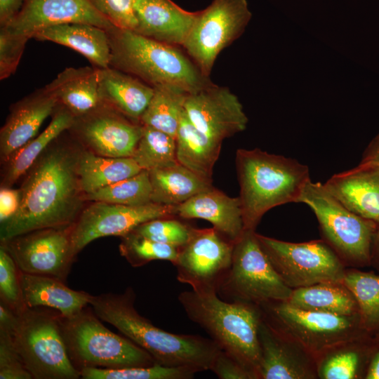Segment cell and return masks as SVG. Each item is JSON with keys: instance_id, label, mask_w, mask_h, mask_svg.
<instances>
[{"instance_id": "cell-1", "label": "cell", "mask_w": 379, "mask_h": 379, "mask_svg": "<svg viewBox=\"0 0 379 379\" xmlns=\"http://www.w3.org/2000/svg\"><path fill=\"white\" fill-rule=\"evenodd\" d=\"M65 132L39 157L20 189L18 211L1 223V241L34 230L72 225L85 200L77 173L79 151Z\"/></svg>"}, {"instance_id": "cell-2", "label": "cell", "mask_w": 379, "mask_h": 379, "mask_svg": "<svg viewBox=\"0 0 379 379\" xmlns=\"http://www.w3.org/2000/svg\"><path fill=\"white\" fill-rule=\"evenodd\" d=\"M135 298L128 287L122 293L91 295L89 305L101 320L147 352L157 364L196 373L210 371L221 350L217 343L199 335L175 334L157 327L135 310Z\"/></svg>"}, {"instance_id": "cell-3", "label": "cell", "mask_w": 379, "mask_h": 379, "mask_svg": "<svg viewBox=\"0 0 379 379\" xmlns=\"http://www.w3.org/2000/svg\"><path fill=\"white\" fill-rule=\"evenodd\" d=\"M236 166L244 230H255L271 208L298 199L311 180L307 166L260 149H238Z\"/></svg>"}, {"instance_id": "cell-4", "label": "cell", "mask_w": 379, "mask_h": 379, "mask_svg": "<svg viewBox=\"0 0 379 379\" xmlns=\"http://www.w3.org/2000/svg\"><path fill=\"white\" fill-rule=\"evenodd\" d=\"M178 300L192 321L258 379L260 361L258 326L261 319L258 306L228 302L217 293L192 289L181 292Z\"/></svg>"}, {"instance_id": "cell-5", "label": "cell", "mask_w": 379, "mask_h": 379, "mask_svg": "<svg viewBox=\"0 0 379 379\" xmlns=\"http://www.w3.org/2000/svg\"><path fill=\"white\" fill-rule=\"evenodd\" d=\"M107 31L111 49L109 67L130 74L152 87L171 84L188 93L213 84L178 46L114 26Z\"/></svg>"}, {"instance_id": "cell-6", "label": "cell", "mask_w": 379, "mask_h": 379, "mask_svg": "<svg viewBox=\"0 0 379 379\" xmlns=\"http://www.w3.org/2000/svg\"><path fill=\"white\" fill-rule=\"evenodd\" d=\"M100 319L87 306L72 316L60 315L69 358L79 372L84 368H121L157 364L147 352L126 337L112 332Z\"/></svg>"}, {"instance_id": "cell-7", "label": "cell", "mask_w": 379, "mask_h": 379, "mask_svg": "<svg viewBox=\"0 0 379 379\" xmlns=\"http://www.w3.org/2000/svg\"><path fill=\"white\" fill-rule=\"evenodd\" d=\"M258 307L274 329L316 361L335 347L354 342L363 328L359 314L338 315L307 311L286 301H271Z\"/></svg>"}, {"instance_id": "cell-8", "label": "cell", "mask_w": 379, "mask_h": 379, "mask_svg": "<svg viewBox=\"0 0 379 379\" xmlns=\"http://www.w3.org/2000/svg\"><path fill=\"white\" fill-rule=\"evenodd\" d=\"M298 203L312 210L324 240L345 265L363 266L371 262V247L378 224L352 212L324 184L311 180Z\"/></svg>"}, {"instance_id": "cell-9", "label": "cell", "mask_w": 379, "mask_h": 379, "mask_svg": "<svg viewBox=\"0 0 379 379\" xmlns=\"http://www.w3.org/2000/svg\"><path fill=\"white\" fill-rule=\"evenodd\" d=\"M18 314L13 334L22 359L34 379H78L60 327V315L53 310L25 307Z\"/></svg>"}, {"instance_id": "cell-10", "label": "cell", "mask_w": 379, "mask_h": 379, "mask_svg": "<svg viewBox=\"0 0 379 379\" xmlns=\"http://www.w3.org/2000/svg\"><path fill=\"white\" fill-rule=\"evenodd\" d=\"M256 234L244 230L234 242L231 267L217 293L224 300L259 306L291 296L293 289L274 270Z\"/></svg>"}, {"instance_id": "cell-11", "label": "cell", "mask_w": 379, "mask_h": 379, "mask_svg": "<svg viewBox=\"0 0 379 379\" xmlns=\"http://www.w3.org/2000/svg\"><path fill=\"white\" fill-rule=\"evenodd\" d=\"M256 235L274 270L291 288L343 281L345 264L324 239L292 243Z\"/></svg>"}, {"instance_id": "cell-12", "label": "cell", "mask_w": 379, "mask_h": 379, "mask_svg": "<svg viewBox=\"0 0 379 379\" xmlns=\"http://www.w3.org/2000/svg\"><path fill=\"white\" fill-rule=\"evenodd\" d=\"M251 16L246 0H213L197 11L182 47L204 76L210 77L218 55L241 36Z\"/></svg>"}, {"instance_id": "cell-13", "label": "cell", "mask_w": 379, "mask_h": 379, "mask_svg": "<svg viewBox=\"0 0 379 379\" xmlns=\"http://www.w3.org/2000/svg\"><path fill=\"white\" fill-rule=\"evenodd\" d=\"M234 245L213 227L193 228L174 265L177 279L197 292L218 293L231 267Z\"/></svg>"}, {"instance_id": "cell-14", "label": "cell", "mask_w": 379, "mask_h": 379, "mask_svg": "<svg viewBox=\"0 0 379 379\" xmlns=\"http://www.w3.org/2000/svg\"><path fill=\"white\" fill-rule=\"evenodd\" d=\"M176 206L150 202L140 206H126L93 201L84 208L73 224L71 239L74 255L91 241L105 237H122L138 226L158 218H173Z\"/></svg>"}, {"instance_id": "cell-15", "label": "cell", "mask_w": 379, "mask_h": 379, "mask_svg": "<svg viewBox=\"0 0 379 379\" xmlns=\"http://www.w3.org/2000/svg\"><path fill=\"white\" fill-rule=\"evenodd\" d=\"M72 225L34 230L2 241L1 246L20 271L65 281L76 258L71 239Z\"/></svg>"}, {"instance_id": "cell-16", "label": "cell", "mask_w": 379, "mask_h": 379, "mask_svg": "<svg viewBox=\"0 0 379 379\" xmlns=\"http://www.w3.org/2000/svg\"><path fill=\"white\" fill-rule=\"evenodd\" d=\"M143 125L101 104L75 117L69 129L74 138L92 152L107 157H132Z\"/></svg>"}, {"instance_id": "cell-17", "label": "cell", "mask_w": 379, "mask_h": 379, "mask_svg": "<svg viewBox=\"0 0 379 379\" xmlns=\"http://www.w3.org/2000/svg\"><path fill=\"white\" fill-rule=\"evenodd\" d=\"M184 112L200 131L222 142L244 131L248 123L237 96L228 88L214 84L187 93Z\"/></svg>"}, {"instance_id": "cell-18", "label": "cell", "mask_w": 379, "mask_h": 379, "mask_svg": "<svg viewBox=\"0 0 379 379\" xmlns=\"http://www.w3.org/2000/svg\"><path fill=\"white\" fill-rule=\"evenodd\" d=\"M68 22L87 23L105 29L114 27L89 0H26L18 14L4 27L31 39L41 29Z\"/></svg>"}, {"instance_id": "cell-19", "label": "cell", "mask_w": 379, "mask_h": 379, "mask_svg": "<svg viewBox=\"0 0 379 379\" xmlns=\"http://www.w3.org/2000/svg\"><path fill=\"white\" fill-rule=\"evenodd\" d=\"M260 361L258 379L316 378V360L281 335L262 317L258 326Z\"/></svg>"}, {"instance_id": "cell-20", "label": "cell", "mask_w": 379, "mask_h": 379, "mask_svg": "<svg viewBox=\"0 0 379 379\" xmlns=\"http://www.w3.org/2000/svg\"><path fill=\"white\" fill-rule=\"evenodd\" d=\"M58 105L44 86L13 104L0 131V153L6 162L20 148L36 137L45 119Z\"/></svg>"}, {"instance_id": "cell-21", "label": "cell", "mask_w": 379, "mask_h": 379, "mask_svg": "<svg viewBox=\"0 0 379 379\" xmlns=\"http://www.w3.org/2000/svg\"><path fill=\"white\" fill-rule=\"evenodd\" d=\"M324 185L355 214L379 225V166L361 161L350 170L335 173Z\"/></svg>"}, {"instance_id": "cell-22", "label": "cell", "mask_w": 379, "mask_h": 379, "mask_svg": "<svg viewBox=\"0 0 379 379\" xmlns=\"http://www.w3.org/2000/svg\"><path fill=\"white\" fill-rule=\"evenodd\" d=\"M135 13L134 32L175 46H182L197 15V12L187 11L171 0H138Z\"/></svg>"}, {"instance_id": "cell-23", "label": "cell", "mask_w": 379, "mask_h": 379, "mask_svg": "<svg viewBox=\"0 0 379 379\" xmlns=\"http://www.w3.org/2000/svg\"><path fill=\"white\" fill-rule=\"evenodd\" d=\"M176 215L187 219L206 220L232 242L244 232L242 208L238 197H230L212 187L176 206Z\"/></svg>"}, {"instance_id": "cell-24", "label": "cell", "mask_w": 379, "mask_h": 379, "mask_svg": "<svg viewBox=\"0 0 379 379\" xmlns=\"http://www.w3.org/2000/svg\"><path fill=\"white\" fill-rule=\"evenodd\" d=\"M98 93L101 104L140 122L154 93V87L140 79L108 67L98 68Z\"/></svg>"}, {"instance_id": "cell-25", "label": "cell", "mask_w": 379, "mask_h": 379, "mask_svg": "<svg viewBox=\"0 0 379 379\" xmlns=\"http://www.w3.org/2000/svg\"><path fill=\"white\" fill-rule=\"evenodd\" d=\"M22 300L27 307H46L62 317L72 316L89 305L91 295L75 291L65 281L51 276L33 274L20 271Z\"/></svg>"}, {"instance_id": "cell-26", "label": "cell", "mask_w": 379, "mask_h": 379, "mask_svg": "<svg viewBox=\"0 0 379 379\" xmlns=\"http://www.w3.org/2000/svg\"><path fill=\"white\" fill-rule=\"evenodd\" d=\"M32 38L69 47L83 55L93 66L109 67L111 49L107 29L87 23L68 22L36 31Z\"/></svg>"}, {"instance_id": "cell-27", "label": "cell", "mask_w": 379, "mask_h": 379, "mask_svg": "<svg viewBox=\"0 0 379 379\" xmlns=\"http://www.w3.org/2000/svg\"><path fill=\"white\" fill-rule=\"evenodd\" d=\"M98 81V67H67L45 87L58 104L77 117L101 105Z\"/></svg>"}, {"instance_id": "cell-28", "label": "cell", "mask_w": 379, "mask_h": 379, "mask_svg": "<svg viewBox=\"0 0 379 379\" xmlns=\"http://www.w3.org/2000/svg\"><path fill=\"white\" fill-rule=\"evenodd\" d=\"M175 142L177 161L203 179L212 182L213 168L218 159L222 142L200 131L183 110Z\"/></svg>"}, {"instance_id": "cell-29", "label": "cell", "mask_w": 379, "mask_h": 379, "mask_svg": "<svg viewBox=\"0 0 379 379\" xmlns=\"http://www.w3.org/2000/svg\"><path fill=\"white\" fill-rule=\"evenodd\" d=\"M75 117L58 103L48 126L36 137L15 152L6 162L1 187H11L25 175L39 157L74 122Z\"/></svg>"}, {"instance_id": "cell-30", "label": "cell", "mask_w": 379, "mask_h": 379, "mask_svg": "<svg viewBox=\"0 0 379 379\" xmlns=\"http://www.w3.org/2000/svg\"><path fill=\"white\" fill-rule=\"evenodd\" d=\"M142 170L133 157H107L90 150L79 151L77 173L84 196Z\"/></svg>"}, {"instance_id": "cell-31", "label": "cell", "mask_w": 379, "mask_h": 379, "mask_svg": "<svg viewBox=\"0 0 379 379\" xmlns=\"http://www.w3.org/2000/svg\"><path fill=\"white\" fill-rule=\"evenodd\" d=\"M148 171L152 187V201L157 204L178 206L213 187L212 182L178 162Z\"/></svg>"}, {"instance_id": "cell-32", "label": "cell", "mask_w": 379, "mask_h": 379, "mask_svg": "<svg viewBox=\"0 0 379 379\" xmlns=\"http://www.w3.org/2000/svg\"><path fill=\"white\" fill-rule=\"evenodd\" d=\"M303 310L338 315L359 314L355 298L343 281H327L293 289L286 301Z\"/></svg>"}, {"instance_id": "cell-33", "label": "cell", "mask_w": 379, "mask_h": 379, "mask_svg": "<svg viewBox=\"0 0 379 379\" xmlns=\"http://www.w3.org/2000/svg\"><path fill=\"white\" fill-rule=\"evenodd\" d=\"M187 93L174 85L154 86L153 95L140 118V123L175 138Z\"/></svg>"}, {"instance_id": "cell-34", "label": "cell", "mask_w": 379, "mask_h": 379, "mask_svg": "<svg viewBox=\"0 0 379 379\" xmlns=\"http://www.w3.org/2000/svg\"><path fill=\"white\" fill-rule=\"evenodd\" d=\"M343 283L357 301L363 328H379V275L346 270Z\"/></svg>"}, {"instance_id": "cell-35", "label": "cell", "mask_w": 379, "mask_h": 379, "mask_svg": "<svg viewBox=\"0 0 379 379\" xmlns=\"http://www.w3.org/2000/svg\"><path fill=\"white\" fill-rule=\"evenodd\" d=\"M132 157L143 170L147 171L175 164L178 162L175 138L143 125L142 135Z\"/></svg>"}, {"instance_id": "cell-36", "label": "cell", "mask_w": 379, "mask_h": 379, "mask_svg": "<svg viewBox=\"0 0 379 379\" xmlns=\"http://www.w3.org/2000/svg\"><path fill=\"white\" fill-rule=\"evenodd\" d=\"M152 187L149 171L139 173L86 194L85 200L110 204L140 206L152 201Z\"/></svg>"}, {"instance_id": "cell-37", "label": "cell", "mask_w": 379, "mask_h": 379, "mask_svg": "<svg viewBox=\"0 0 379 379\" xmlns=\"http://www.w3.org/2000/svg\"><path fill=\"white\" fill-rule=\"evenodd\" d=\"M120 254L135 267L152 260H168L175 265L180 248L142 237L133 231L121 237Z\"/></svg>"}, {"instance_id": "cell-38", "label": "cell", "mask_w": 379, "mask_h": 379, "mask_svg": "<svg viewBox=\"0 0 379 379\" xmlns=\"http://www.w3.org/2000/svg\"><path fill=\"white\" fill-rule=\"evenodd\" d=\"M80 373L83 379H191L197 373L187 368L155 364L121 368H84Z\"/></svg>"}, {"instance_id": "cell-39", "label": "cell", "mask_w": 379, "mask_h": 379, "mask_svg": "<svg viewBox=\"0 0 379 379\" xmlns=\"http://www.w3.org/2000/svg\"><path fill=\"white\" fill-rule=\"evenodd\" d=\"M353 343L335 347L317 359V377L321 379L356 378L361 357L352 345Z\"/></svg>"}, {"instance_id": "cell-40", "label": "cell", "mask_w": 379, "mask_h": 379, "mask_svg": "<svg viewBox=\"0 0 379 379\" xmlns=\"http://www.w3.org/2000/svg\"><path fill=\"white\" fill-rule=\"evenodd\" d=\"M192 229L178 220L164 218L142 223L133 231L152 241L180 248L189 241Z\"/></svg>"}, {"instance_id": "cell-41", "label": "cell", "mask_w": 379, "mask_h": 379, "mask_svg": "<svg viewBox=\"0 0 379 379\" xmlns=\"http://www.w3.org/2000/svg\"><path fill=\"white\" fill-rule=\"evenodd\" d=\"M0 300L17 313L24 310L20 270L9 253L0 246Z\"/></svg>"}, {"instance_id": "cell-42", "label": "cell", "mask_w": 379, "mask_h": 379, "mask_svg": "<svg viewBox=\"0 0 379 379\" xmlns=\"http://www.w3.org/2000/svg\"><path fill=\"white\" fill-rule=\"evenodd\" d=\"M30 38L25 35L11 32L6 27H0V79L13 74L20 63Z\"/></svg>"}, {"instance_id": "cell-43", "label": "cell", "mask_w": 379, "mask_h": 379, "mask_svg": "<svg viewBox=\"0 0 379 379\" xmlns=\"http://www.w3.org/2000/svg\"><path fill=\"white\" fill-rule=\"evenodd\" d=\"M16 347L13 335L0 330V379H32Z\"/></svg>"}, {"instance_id": "cell-44", "label": "cell", "mask_w": 379, "mask_h": 379, "mask_svg": "<svg viewBox=\"0 0 379 379\" xmlns=\"http://www.w3.org/2000/svg\"><path fill=\"white\" fill-rule=\"evenodd\" d=\"M138 0H89L92 6L114 27L135 31Z\"/></svg>"}, {"instance_id": "cell-45", "label": "cell", "mask_w": 379, "mask_h": 379, "mask_svg": "<svg viewBox=\"0 0 379 379\" xmlns=\"http://www.w3.org/2000/svg\"><path fill=\"white\" fill-rule=\"evenodd\" d=\"M210 371L220 379H255L248 370L222 350L216 355Z\"/></svg>"}, {"instance_id": "cell-46", "label": "cell", "mask_w": 379, "mask_h": 379, "mask_svg": "<svg viewBox=\"0 0 379 379\" xmlns=\"http://www.w3.org/2000/svg\"><path fill=\"white\" fill-rule=\"evenodd\" d=\"M20 204V191L1 187L0 190V222L11 218L18 210Z\"/></svg>"}, {"instance_id": "cell-47", "label": "cell", "mask_w": 379, "mask_h": 379, "mask_svg": "<svg viewBox=\"0 0 379 379\" xmlns=\"http://www.w3.org/2000/svg\"><path fill=\"white\" fill-rule=\"evenodd\" d=\"M26 0H0V27H5L18 14Z\"/></svg>"}, {"instance_id": "cell-48", "label": "cell", "mask_w": 379, "mask_h": 379, "mask_svg": "<svg viewBox=\"0 0 379 379\" xmlns=\"http://www.w3.org/2000/svg\"><path fill=\"white\" fill-rule=\"evenodd\" d=\"M18 314L2 300H0V330L14 333L17 326Z\"/></svg>"}, {"instance_id": "cell-49", "label": "cell", "mask_w": 379, "mask_h": 379, "mask_svg": "<svg viewBox=\"0 0 379 379\" xmlns=\"http://www.w3.org/2000/svg\"><path fill=\"white\" fill-rule=\"evenodd\" d=\"M361 161L372 163L379 166V133L364 149Z\"/></svg>"}, {"instance_id": "cell-50", "label": "cell", "mask_w": 379, "mask_h": 379, "mask_svg": "<svg viewBox=\"0 0 379 379\" xmlns=\"http://www.w3.org/2000/svg\"><path fill=\"white\" fill-rule=\"evenodd\" d=\"M366 379H379V351L375 353L368 367Z\"/></svg>"}, {"instance_id": "cell-51", "label": "cell", "mask_w": 379, "mask_h": 379, "mask_svg": "<svg viewBox=\"0 0 379 379\" xmlns=\"http://www.w3.org/2000/svg\"><path fill=\"white\" fill-rule=\"evenodd\" d=\"M371 261H373L379 266V227L375 234L372 244L371 262Z\"/></svg>"}]
</instances>
